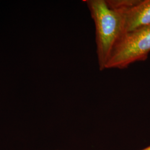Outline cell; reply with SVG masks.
I'll list each match as a JSON object with an SVG mask.
<instances>
[{
    "mask_svg": "<svg viewBox=\"0 0 150 150\" xmlns=\"http://www.w3.org/2000/svg\"><path fill=\"white\" fill-rule=\"evenodd\" d=\"M118 12L123 16L126 33L150 26V0H138L127 10Z\"/></svg>",
    "mask_w": 150,
    "mask_h": 150,
    "instance_id": "3957f363",
    "label": "cell"
},
{
    "mask_svg": "<svg viewBox=\"0 0 150 150\" xmlns=\"http://www.w3.org/2000/svg\"><path fill=\"white\" fill-rule=\"evenodd\" d=\"M85 2L95 25L99 69L105 70L113 49L126 33L123 16L109 8L106 0H86Z\"/></svg>",
    "mask_w": 150,
    "mask_h": 150,
    "instance_id": "6da1fadb",
    "label": "cell"
},
{
    "mask_svg": "<svg viewBox=\"0 0 150 150\" xmlns=\"http://www.w3.org/2000/svg\"><path fill=\"white\" fill-rule=\"evenodd\" d=\"M141 150H150V146H149V147H146V148H145L144 149Z\"/></svg>",
    "mask_w": 150,
    "mask_h": 150,
    "instance_id": "277c9868",
    "label": "cell"
},
{
    "mask_svg": "<svg viewBox=\"0 0 150 150\" xmlns=\"http://www.w3.org/2000/svg\"><path fill=\"white\" fill-rule=\"evenodd\" d=\"M150 52V26L125 33L113 49L105 69H126L146 60Z\"/></svg>",
    "mask_w": 150,
    "mask_h": 150,
    "instance_id": "7a4b0ae2",
    "label": "cell"
}]
</instances>
